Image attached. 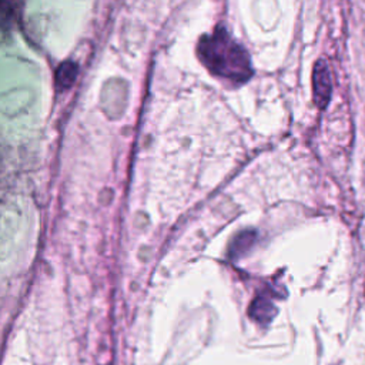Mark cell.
Here are the masks:
<instances>
[{"instance_id": "cell-1", "label": "cell", "mask_w": 365, "mask_h": 365, "mask_svg": "<svg viewBox=\"0 0 365 365\" xmlns=\"http://www.w3.org/2000/svg\"><path fill=\"white\" fill-rule=\"evenodd\" d=\"M201 61L215 74L234 83H244L252 76L247 50L232 38L224 26L214 29L198 41Z\"/></svg>"}, {"instance_id": "cell-2", "label": "cell", "mask_w": 365, "mask_h": 365, "mask_svg": "<svg viewBox=\"0 0 365 365\" xmlns=\"http://www.w3.org/2000/svg\"><path fill=\"white\" fill-rule=\"evenodd\" d=\"M312 87H314V100L318 107H325L331 97V76L328 66L324 60H318L314 67L312 74Z\"/></svg>"}, {"instance_id": "cell-3", "label": "cell", "mask_w": 365, "mask_h": 365, "mask_svg": "<svg viewBox=\"0 0 365 365\" xmlns=\"http://www.w3.org/2000/svg\"><path fill=\"white\" fill-rule=\"evenodd\" d=\"M274 315L275 307L271 299L264 294L257 295L250 305V317L259 324H268Z\"/></svg>"}, {"instance_id": "cell-4", "label": "cell", "mask_w": 365, "mask_h": 365, "mask_svg": "<svg viewBox=\"0 0 365 365\" xmlns=\"http://www.w3.org/2000/svg\"><path fill=\"white\" fill-rule=\"evenodd\" d=\"M77 76V64L73 61H66L60 64V67L56 71V84L60 90L68 88Z\"/></svg>"}, {"instance_id": "cell-5", "label": "cell", "mask_w": 365, "mask_h": 365, "mask_svg": "<svg viewBox=\"0 0 365 365\" xmlns=\"http://www.w3.org/2000/svg\"><path fill=\"white\" fill-rule=\"evenodd\" d=\"M254 237H255V234L252 232V231H244V232H241L240 234V237L234 241V247L231 248V252L234 254V255H240L245 248H244V245L245 244H252V241H254Z\"/></svg>"}, {"instance_id": "cell-6", "label": "cell", "mask_w": 365, "mask_h": 365, "mask_svg": "<svg viewBox=\"0 0 365 365\" xmlns=\"http://www.w3.org/2000/svg\"><path fill=\"white\" fill-rule=\"evenodd\" d=\"M106 365H110V364H106Z\"/></svg>"}]
</instances>
